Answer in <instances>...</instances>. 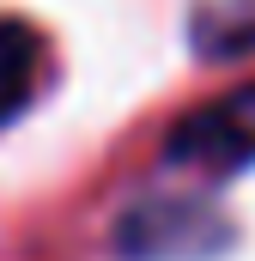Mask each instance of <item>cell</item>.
Wrapping results in <instances>:
<instances>
[{"instance_id": "obj_2", "label": "cell", "mask_w": 255, "mask_h": 261, "mask_svg": "<svg viewBox=\"0 0 255 261\" xmlns=\"http://www.w3.org/2000/svg\"><path fill=\"white\" fill-rule=\"evenodd\" d=\"M225 243H231V231L194 200L134 206L122 225V255H134V261H200L213 249H225Z\"/></svg>"}, {"instance_id": "obj_3", "label": "cell", "mask_w": 255, "mask_h": 261, "mask_svg": "<svg viewBox=\"0 0 255 261\" xmlns=\"http://www.w3.org/2000/svg\"><path fill=\"white\" fill-rule=\"evenodd\" d=\"M37 79H43V37H37V24L0 12V122H12L37 97Z\"/></svg>"}, {"instance_id": "obj_1", "label": "cell", "mask_w": 255, "mask_h": 261, "mask_svg": "<svg viewBox=\"0 0 255 261\" xmlns=\"http://www.w3.org/2000/svg\"><path fill=\"white\" fill-rule=\"evenodd\" d=\"M164 158H170L176 170L207 176V182L243 176L255 164V79L219 91V97H207V103H194L189 116L170 128Z\"/></svg>"}]
</instances>
